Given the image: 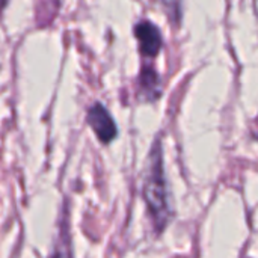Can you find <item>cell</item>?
Masks as SVG:
<instances>
[{
  "label": "cell",
  "mask_w": 258,
  "mask_h": 258,
  "mask_svg": "<svg viewBox=\"0 0 258 258\" xmlns=\"http://www.w3.org/2000/svg\"><path fill=\"white\" fill-rule=\"evenodd\" d=\"M141 86L144 88L145 94L151 98L157 97L159 95V86H160V82H159V74L156 73L154 68L151 67H145L141 73Z\"/></svg>",
  "instance_id": "obj_5"
},
{
  "label": "cell",
  "mask_w": 258,
  "mask_h": 258,
  "mask_svg": "<svg viewBox=\"0 0 258 258\" xmlns=\"http://www.w3.org/2000/svg\"><path fill=\"white\" fill-rule=\"evenodd\" d=\"M48 258H73L71 251V242H70V234L68 228L62 227L57 231V239L54 240L51 251L48 254Z\"/></svg>",
  "instance_id": "obj_4"
},
{
  "label": "cell",
  "mask_w": 258,
  "mask_h": 258,
  "mask_svg": "<svg viewBox=\"0 0 258 258\" xmlns=\"http://www.w3.org/2000/svg\"><path fill=\"white\" fill-rule=\"evenodd\" d=\"M86 119H88L89 125L92 127V130L95 132V135L98 136V139L104 144L110 142L118 133V128H116V124H115L112 115L104 107V104L100 101H95L88 109Z\"/></svg>",
  "instance_id": "obj_2"
},
{
  "label": "cell",
  "mask_w": 258,
  "mask_h": 258,
  "mask_svg": "<svg viewBox=\"0 0 258 258\" xmlns=\"http://www.w3.org/2000/svg\"><path fill=\"white\" fill-rule=\"evenodd\" d=\"M144 198L156 230L162 231L171 219L169 189L163 171L162 145L157 139L148 157L147 177L144 183Z\"/></svg>",
  "instance_id": "obj_1"
},
{
  "label": "cell",
  "mask_w": 258,
  "mask_h": 258,
  "mask_svg": "<svg viewBox=\"0 0 258 258\" xmlns=\"http://www.w3.org/2000/svg\"><path fill=\"white\" fill-rule=\"evenodd\" d=\"M135 35L138 38L141 51L147 57H153L159 53L162 47V32L160 29L150 20H141L135 26Z\"/></svg>",
  "instance_id": "obj_3"
}]
</instances>
